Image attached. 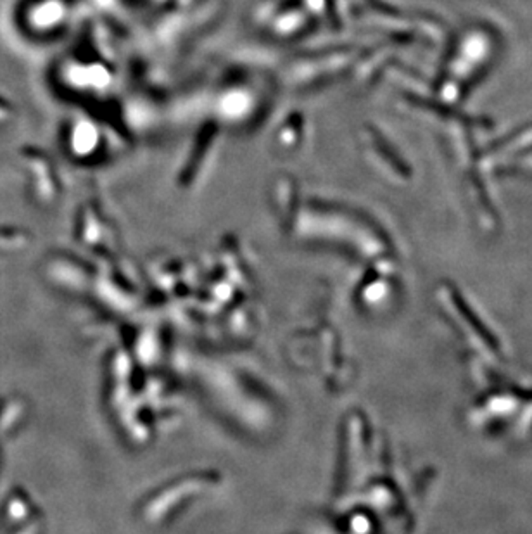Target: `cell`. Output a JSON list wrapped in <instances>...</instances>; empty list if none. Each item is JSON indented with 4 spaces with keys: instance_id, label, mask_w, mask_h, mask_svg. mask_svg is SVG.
<instances>
[{
    "instance_id": "cell-1",
    "label": "cell",
    "mask_w": 532,
    "mask_h": 534,
    "mask_svg": "<svg viewBox=\"0 0 532 534\" xmlns=\"http://www.w3.org/2000/svg\"><path fill=\"white\" fill-rule=\"evenodd\" d=\"M272 19V28L276 35L280 37H290L297 35L301 30L306 28V12L301 8L294 9H276L269 16Z\"/></svg>"
},
{
    "instance_id": "cell-2",
    "label": "cell",
    "mask_w": 532,
    "mask_h": 534,
    "mask_svg": "<svg viewBox=\"0 0 532 534\" xmlns=\"http://www.w3.org/2000/svg\"><path fill=\"white\" fill-rule=\"evenodd\" d=\"M76 133L79 135L75 139L76 147H78L76 151H78L79 154H88L92 153V151H95L93 147H95L97 144V132H95V126H93L92 123L85 122L76 125Z\"/></svg>"
},
{
    "instance_id": "cell-3",
    "label": "cell",
    "mask_w": 532,
    "mask_h": 534,
    "mask_svg": "<svg viewBox=\"0 0 532 534\" xmlns=\"http://www.w3.org/2000/svg\"><path fill=\"white\" fill-rule=\"evenodd\" d=\"M303 120L301 118H294V116H290L289 120H287L285 125L280 128V133H278V139L280 142L283 144V146H294V144L297 142V139H299V135L297 133H301V128H303Z\"/></svg>"
}]
</instances>
